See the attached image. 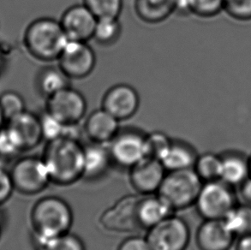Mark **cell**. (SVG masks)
<instances>
[{"mask_svg": "<svg viewBox=\"0 0 251 250\" xmlns=\"http://www.w3.org/2000/svg\"><path fill=\"white\" fill-rule=\"evenodd\" d=\"M140 198L141 195L124 196L105 210L100 218L103 229L113 233H128L141 228L137 213Z\"/></svg>", "mask_w": 251, "mask_h": 250, "instance_id": "10", "label": "cell"}, {"mask_svg": "<svg viewBox=\"0 0 251 250\" xmlns=\"http://www.w3.org/2000/svg\"><path fill=\"white\" fill-rule=\"evenodd\" d=\"M40 117L43 139L47 142L62 137L65 135V125L45 110Z\"/></svg>", "mask_w": 251, "mask_h": 250, "instance_id": "32", "label": "cell"}, {"mask_svg": "<svg viewBox=\"0 0 251 250\" xmlns=\"http://www.w3.org/2000/svg\"><path fill=\"white\" fill-rule=\"evenodd\" d=\"M97 18L84 3L69 7L62 15L60 24L69 41L93 40Z\"/></svg>", "mask_w": 251, "mask_h": 250, "instance_id": "13", "label": "cell"}, {"mask_svg": "<svg viewBox=\"0 0 251 250\" xmlns=\"http://www.w3.org/2000/svg\"><path fill=\"white\" fill-rule=\"evenodd\" d=\"M0 108L6 121L26 111L24 97L15 91H5L0 95Z\"/></svg>", "mask_w": 251, "mask_h": 250, "instance_id": "31", "label": "cell"}, {"mask_svg": "<svg viewBox=\"0 0 251 250\" xmlns=\"http://www.w3.org/2000/svg\"><path fill=\"white\" fill-rule=\"evenodd\" d=\"M57 62L58 67L71 80H80L93 73L96 55L88 42L68 41Z\"/></svg>", "mask_w": 251, "mask_h": 250, "instance_id": "11", "label": "cell"}, {"mask_svg": "<svg viewBox=\"0 0 251 250\" xmlns=\"http://www.w3.org/2000/svg\"><path fill=\"white\" fill-rule=\"evenodd\" d=\"M121 34L119 18H101L97 20L93 40L102 47H111L119 41Z\"/></svg>", "mask_w": 251, "mask_h": 250, "instance_id": "24", "label": "cell"}, {"mask_svg": "<svg viewBox=\"0 0 251 250\" xmlns=\"http://www.w3.org/2000/svg\"><path fill=\"white\" fill-rule=\"evenodd\" d=\"M176 0H135L134 10L147 24H159L176 13Z\"/></svg>", "mask_w": 251, "mask_h": 250, "instance_id": "20", "label": "cell"}, {"mask_svg": "<svg viewBox=\"0 0 251 250\" xmlns=\"http://www.w3.org/2000/svg\"><path fill=\"white\" fill-rule=\"evenodd\" d=\"M15 191L34 196L51 183L48 166L42 157L27 156L17 159L10 171Z\"/></svg>", "mask_w": 251, "mask_h": 250, "instance_id": "5", "label": "cell"}, {"mask_svg": "<svg viewBox=\"0 0 251 250\" xmlns=\"http://www.w3.org/2000/svg\"><path fill=\"white\" fill-rule=\"evenodd\" d=\"M238 250H251V233L243 236L238 244Z\"/></svg>", "mask_w": 251, "mask_h": 250, "instance_id": "38", "label": "cell"}, {"mask_svg": "<svg viewBox=\"0 0 251 250\" xmlns=\"http://www.w3.org/2000/svg\"><path fill=\"white\" fill-rule=\"evenodd\" d=\"M14 191L15 188L10 172L0 166V206L10 200Z\"/></svg>", "mask_w": 251, "mask_h": 250, "instance_id": "35", "label": "cell"}, {"mask_svg": "<svg viewBox=\"0 0 251 250\" xmlns=\"http://www.w3.org/2000/svg\"><path fill=\"white\" fill-rule=\"evenodd\" d=\"M250 169H251V160H250Z\"/></svg>", "mask_w": 251, "mask_h": 250, "instance_id": "41", "label": "cell"}, {"mask_svg": "<svg viewBox=\"0 0 251 250\" xmlns=\"http://www.w3.org/2000/svg\"><path fill=\"white\" fill-rule=\"evenodd\" d=\"M203 181L195 170L167 172L157 194L169 203L173 209H184L196 203Z\"/></svg>", "mask_w": 251, "mask_h": 250, "instance_id": "4", "label": "cell"}, {"mask_svg": "<svg viewBox=\"0 0 251 250\" xmlns=\"http://www.w3.org/2000/svg\"><path fill=\"white\" fill-rule=\"evenodd\" d=\"M224 11L236 21H251V0H225Z\"/></svg>", "mask_w": 251, "mask_h": 250, "instance_id": "34", "label": "cell"}, {"mask_svg": "<svg viewBox=\"0 0 251 250\" xmlns=\"http://www.w3.org/2000/svg\"><path fill=\"white\" fill-rule=\"evenodd\" d=\"M129 170V182L141 196L157 194L167 174L162 163L146 158Z\"/></svg>", "mask_w": 251, "mask_h": 250, "instance_id": "14", "label": "cell"}, {"mask_svg": "<svg viewBox=\"0 0 251 250\" xmlns=\"http://www.w3.org/2000/svg\"><path fill=\"white\" fill-rule=\"evenodd\" d=\"M222 220L234 236L251 233V207L233 206Z\"/></svg>", "mask_w": 251, "mask_h": 250, "instance_id": "25", "label": "cell"}, {"mask_svg": "<svg viewBox=\"0 0 251 250\" xmlns=\"http://www.w3.org/2000/svg\"><path fill=\"white\" fill-rule=\"evenodd\" d=\"M189 12L200 18H213L224 11L225 0H187Z\"/></svg>", "mask_w": 251, "mask_h": 250, "instance_id": "30", "label": "cell"}, {"mask_svg": "<svg viewBox=\"0 0 251 250\" xmlns=\"http://www.w3.org/2000/svg\"><path fill=\"white\" fill-rule=\"evenodd\" d=\"M5 125L13 133L23 152L34 149L44 141L40 117L33 112H25L6 121Z\"/></svg>", "mask_w": 251, "mask_h": 250, "instance_id": "15", "label": "cell"}, {"mask_svg": "<svg viewBox=\"0 0 251 250\" xmlns=\"http://www.w3.org/2000/svg\"><path fill=\"white\" fill-rule=\"evenodd\" d=\"M5 123H6V120L4 119L2 110L0 108V128H3L4 125H5Z\"/></svg>", "mask_w": 251, "mask_h": 250, "instance_id": "39", "label": "cell"}, {"mask_svg": "<svg viewBox=\"0 0 251 250\" xmlns=\"http://www.w3.org/2000/svg\"><path fill=\"white\" fill-rule=\"evenodd\" d=\"M73 221L72 207L58 196H44L31 209V226L37 238L51 239L70 232Z\"/></svg>", "mask_w": 251, "mask_h": 250, "instance_id": "2", "label": "cell"}, {"mask_svg": "<svg viewBox=\"0 0 251 250\" xmlns=\"http://www.w3.org/2000/svg\"><path fill=\"white\" fill-rule=\"evenodd\" d=\"M145 237L152 250H186L190 227L183 219L173 214L149 229Z\"/></svg>", "mask_w": 251, "mask_h": 250, "instance_id": "7", "label": "cell"}, {"mask_svg": "<svg viewBox=\"0 0 251 250\" xmlns=\"http://www.w3.org/2000/svg\"><path fill=\"white\" fill-rule=\"evenodd\" d=\"M34 239L36 250H86L83 241L71 231L51 239Z\"/></svg>", "mask_w": 251, "mask_h": 250, "instance_id": "26", "label": "cell"}, {"mask_svg": "<svg viewBox=\"0 0 251 250\" xmlns=\"http://www.w3.org/2000/svg\"><path fill=\"white\" fill-rule=\"evenodd\" d=\"M146 134L133 128L120 129L109 142L108 149L112 163L130 169L147 158Z\"/></svg>", "mask_w": 251, "mask_h": 250, "instance_id": "6", "label": "cell"}, {"mask_svg": "<svg viewBox=\"0 0 251 250\" xmlns=\"http://www.w3.org/2000/svg\"><path fill=\"white\" fill-rule=\"evenodd\" d=\"M174 211L159 194L141 196L137 208L140 226L149 230L173 215Z\"/></svg>", "mask_w": 251, "mask_h": 250, "instance_id": "18", "label": "cell"}, {"mask_svg": "<svg viewBox=\"0 0 251 250\" xmlns=\"http://www.w3.org/2000/svg\"><path fill=\"white\" fill-rule=\"evenodd\" d=\"M42 158L48 166L51 183L68 186L83 176L84 145L79 140L62 136L48 142Z\"/></svg>", "mask_w": 251, "mask_h": 250, "instance_id": "1", "label": "cell"}, {"mask_svg": "<svg viewBox=\"0 0 251 250\" xmlns=\"http://www.w3.org/2000/svg\"><path fill=\"white\" fill-rule=\"evenodd\" d=\"M112 163L107 144L92 142L84 145L83 176L88 180L100 178L107 173Z\"/></svg>", "mask_w": 251, "mask_h": 250, "instance_id": "19", "label": "cell"}, {"mask_svg": "<svg viewBox=\"0 0 251 250\" xmlns=\"http://www.w3.org/2000/svg\"><path fill=\"white\" fill-rule=\"evenodd\" d=\"M82 128L90 142L102 144H108L121 129L119 119L102 107L84 119Z\"/></svg>", "mask_w": 251, "mask_h": 250, "instance_id": "16", "label": "cell"}, {"mask_svg": "<svg viewBox=\"0 0 251 250\" xmlns=\"http://www.w3.org/2000/svg\"><path fill=\"white\" fill-rule=\"evenodd\" d=\"M140 104V95L135 88L126 83H119L105 92L101 107L122 122L136 115Z\"/></svg>", "mask_w": 251, "mask_h": 250, "instance_id": "12", "label": "cell"}, {"mask_svg": "<svg viewBox=\"0 0 251 250\" xmlns=\"http://www.w3.org/2000/svg\"><path fill=\"white\" fill-rule=\"evenodd\" d=\"M193 169L202 181L219 180L221 175V157L211 152L198 156Z\"/></svg>", "mask_w": 251, "mask_h": 250, "instance_id": "27", "label": "cell"}, {"mask_svg": "<svg viewBox=\"0 0 251 250\" xmlns=\"http://www.w3.org/2000/svg\"><path fill=\"white\" fill-rule=\"evenodd\" d=\"M87 110L84 95L71 86L47 98L46 111L65 125L81 124Z\"/></svg>", "mask_w": 251, "mask_h": 250, "instance_id": "9", "label": "cell"}, {"mask_svg": "<svg viewBox=\"0 0 251 250\" xmlns=\"http://www.w3.org/2000/svg\"><path fill=\"white\" fill-rule=\"evenodd\" d=\"M173 139L162 131H153L146 134L147 158L161 160L169 149Z\"/></svg>", "mask_w": 251, "mask_h": 250, "instance_id": "29", "label": "cell"}, {"mask_svg": "<svg viewBox=\"0 0 251 250\" xmlns=\"http://www.w3.org/2000/svg\"><path fill=\"white\" fill-rule=\"evenodd\" d=\"M68 41L60 22L51 17L33 21L24 36V45L29 54L43 62L57 61Z\"/></svg>", "mask_w": 251, "mask_h": 250, "instance_id": "3", "label": "cell"}, {"mask_svg": "<svg viewBox=\"0 0 251 250\" xmlns=\"http://www.w3.org/2000/svg\"><path fill=\"white\" fill-rule=\"evenodd\" d=\"M234 237L222 219L206 220L197 230V244L201 250H227Z\"/></svg>", "mask_w": 251, "mask_h": 250, "instance_id": "17", "label": "cell"}, {"mask_svg": "<svg viewBox=\"0 0 251 250\" xmlns=\"http://www.w3.org/2000/svg\"><path fill=\"white\" fill-rule=\"evenodd\" d=\"M1 235H2V221L0 219V238H1Z\"/></svg>", "mask_w": 251, "mask_h": 250, "instance_id": "40", "label": "cell"}, {"mask_svg": "<svg viewBox=\"0 0 251 250\" xmlns=\"http://www.w3.org/2000/svg\"><path fill=\"white\" fill-rule=\"evenodd\" d=\"M97 19L119 18L123 10V0H83Z\"/></svg>", "mask_w": 251, "mask_h": 250, "instance_id": "28", "label": "cell"}, {"mask_svg": "<svg viewBox=\"0 0 251 250\" xmlns=\"http://www.w3.org/2000/svg\"><path fill=\"white\" fill-rule=\"evenodd\" d=\"M250 163L241 156L229 154L221 157L220 180L227 185H241L248 178Z\"/></svg>", "mask_w": 251, "mask_h": 250, "instance_id": "22", "label": "cell"}, {"mask_svg": "<svg viewBox=\"0 0 251 250\" xmlns=\"http://www.w3.org/2000/svg\"><path fill=\"white\" fill-rule=\"evenodd\" d=\"M71 79L57 66H49L42 69L37 76V88L46 98L57 94L71 86Z\"/></svg>", "mask_w": 251, "mask_h": 250, "instance_id": "23", "label": "cell"}, {"mask_svg": "<svg viewBox=\"0 0 251 250\" xmlns=\"http://www.w3.org/2000/svg\"><path fill=\"white\" fill-rule=\"evenodd\" d=\"M241 185L243 196L251 201V177H248Z\"/></svg>", "mask_w": 251, "mask_h": 250, "instance_id": "37", "label": "cell"}, {"mask_svg": "<svg viewBox=\"0 0 251 250\" xmlns=\"http://www.w3.org/2000/svg\"><path fill=\"white\" fill-rule=\"evenodd\" d=\"M197 157L196 150L188 142L173 139L172 144L160 162L167 172L192 169Z\"/></svg>", "mask_w": 251, "mask_h": 250, "instance_id": "21", "label": "cell"}, {"mask_svg": "<svg viewBox=\"0 0 251 250\" xmlns=\"http://www.w3.org/2000/svg\"><path fill=\"white\" fill-rule=\"evenodd\" d=\"M117 250H152L146 237L132 236L119 244Z\"/></svg>", "mask_w": 251, "mask_h": 250, "instance_id": "36", "label": "cell"}, {"mask_svg": "<svg viewBox=\"0 0 251 250\" xmlns=\"http://www.w3.org/2000/svg\"><path fill=\"white\" fill-rule=\"evenodd\" d=\"M228 186L220 180L202 184L195 205L205 220L223 219L234 206V196Z\"/></svg>", "mask_w": 251, "mask_h": 250, "instance_id": "8", "label": "cell"}, {"mask_svg": "<svg viewBox=\"0 0 251 250\" xmlns=\"http://www.w3.org/2000/svg\"><path fill=\"white\" fill-rule=\"evenodd\" d=\"M6 124V123H5ZM23 150L17 138L6 125L0 128V158L10 159L19 155Z\"/></svg>", "mask_w": 251, "mask_h": 250, "instance_id": "33", "label": "cell"}]
</instances>
